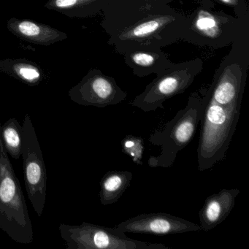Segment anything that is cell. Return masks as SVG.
<instances>
[{
  "mask_svg": "<svg viewBox=\"0 0 249 249\" xmlns=\"http://www.w3.org/2000/svg\"><path fill=\"white\" fill-rule=\"evenodd\" d=\"M70 98L83 106L103 107L116 106L124 101L127 94L118 85L113 77L98 69L90 70L88 73L68 93Z\"/></svg>",
  "mask_w": 249,
  "mask_h": 249,
  "instance_id": "obj_10",
  "label": "cell"
},
{
  "mask_svg": "<svg viewBox=\"0 0 249 249\" xmlns=\"http://www.w3.org/2000/svg\"><path fill=\"white\" fill-rule=\"evenodd\" d=\"M116 227L125 233L157 235L180 234L202 230L198 224L165 213L140 214L122 221Z\"/></svg>",
  "mask_w": 249,
  "mask_h": 249,
  "instance_id": "obj_11",
  "label": "cell"
},
{
  "mask_svg": "<svg viewBox=\"0 0 249 249\" xmlns=\"http://www.w3.org/2000/svg\"><path fill=\"white\" fill-rule=\"evenodd\" d=\"M126 66L134 75L144 78L155 74L158 75L173 65L168 56L161 49H143L132 51L123 55Z\"/></svg>",
  "mask_w": 249,
  "mask_h": 249,
  "instance_id": "obj_14",
  "label": "cell"
},
{
  "mask_svg": "<svg viewBox=\"0 0 249 249\" xmlns=\"http://www.w3.org/2000/svg\"><path fill=\"white\" fill-rule=\"evenodd\" d=\"M133 174L129 171H109L100 180V199L103 205L116 203L130 186Z\"/></svg>",
  "mask_w": 249,
  "mask_h": 249,
  "instance_id": "obj_16",
  "label": "cell"
},
{
  "mask_svg": "<svg viewBox=\"0 0 249 249\" xmlns=\"http://www.w3.org/2000/svg\"><path fill=\"white\" fill-rule=\"evenodd\" d=\"M101 27L119 54L162 49L180 40L186 17L168 4L145 0H112L103 10Z\"/></svg>",
  "mask_w": 249,
  "mask_h": 249,
  "instance_id": "obj_1",
  "label": "cell"
},
{
  "mask_svg": "<svg viewBox=\"0 0 249 249\" xmlns=\"http://www.w3.org/2000/svg\"><path fill=\"white\" fill-rule=\"evenodd\" d=\"M205 102L197 148L198 170L212 168L226 157L235 132L242 101L222 106L213 101L203 91Z\"/></svg>",
  "mask_w": 249,
  "mask_h": 249,
  "instance_id": "obj_2",
  "label": "cell"
},
{
  "mask_svg": "<svg viewBox=\"0 0 249 249\" xmlns=\"http://www.w3.org/2000/svg\"><path fill=\"white\" fill-rule=\"evenodd\" d=\"M1 71L30 85H36L41 81L42 74L40 70L28 61L21 59L0 61V72Z\"/></svg>",
  "mask_w": 249,
  "mask_h": 249,
  "instance_id": "obj_17",
  "label": "cell"
},
{
  "mask_svg": "<svg viewBox=\"0 0 249 249\" xmlns=\"http://www.w3.org/2000/svg\"><path fill=\"white\" fill-rule=\"evenodd\" d=\"M249 66V30L231 43L205 94L215 103L229 106L242 101Z\"/></svg>",
  "mask_w": 249,
  "mask_h": 249,
  "instance_id": "obj_6",
  "label": "cell"
},
{
  "mask_svg": "<svg viewBox=\"0 0 249 249\" xmlns=\"http://www.w3.org/2000/svg\"><path fill=\"white\" fill-rule=\"evenodd\" d=\"M240 192L237 189H221L208 196L199 213L201 230L208 231L222 223L232 211Z\"/></svg>",
  "mask_w": 249,
  "mask_h": 249,
  "instance_id": "obj_12",
  "label": "cell"
},
{
  "mask_svg": "<svg viewBox=\"0 0 249 249\" xmlns=\"http://www.w3.org/2000/svg\"><path fill=\"white\" fill-rule=\"evenodd\" d=\"M205 102L199 93L193 92L186 106L177 112L164 127L151 134L149 142L160 147L161 153L148 160L151 167L168 168L174 164L179 151L192 141L203 116Z\"/></svg>",
  "mask_w": 249,
  "mask_h": 249,
  "instance_id": "obj_5",
  "label": "cell"
},
{
  "mask_svg": "<svg viewBox=\"0 0 249 249\" xmlns=\"http://www.w3.org/2000/svg\"><path fill=\"white\" fill-rule=\"evenodd\" d=\"M112 0H49L48 9L57 11L72 18H86L102 14Z\"/></svg>",
  "mask_w": 249,
  "mask_h": 249,
  "instance_id": "obj_15",
  "label": "cell"
},
{
  "mask_svg": "<svg viewBox=\"0 0 249 249\" xmlns=\"http://www.w3.org/2000/svg\"><path fill=\"white\" fill-rule=\"evenodd\" d=\"M229 8H232L236 18L242 21L249 22V9L248 0H215Z\"/></svg>",
  "mask_w": 249,
  "mask_h": 249,
  "instance_id": "obj_20",
  "label": "cell"
},
{
  "mask_svg": "<svg viewBox=\"0 0 249 249\" xmlns=\"http://www.w3.org/2000/svg\"><path fill=\"white\" fill-rule=\"evenodd\" d=\"M122 152L129 156L132 161L142 165L144 153V141L141 137L127 135L122 141Z\"/></svg>",
  "mask_w": 249,
  "mask_h": 249,
  "instance_id": "obj_19",
  "label": "cell"
},
{
  "mask_svg": "<svg viewBox=\"0 0 249 249\" xmlns=\"http://www.w3.org/2000/svg\"><path fill=\"white\" fill-rule=\"evenodd\" d=\"M23 128L24 145L21 157L26 190L35 212L41 217L47 196V172L41 147L29 114L24 116Z\"/></svg>",
  "mask_w": 249,
  "mask_h": 249,
  "instance_id": "obj_9",
  "label": "cell"
},
{
  "mask_svg": "<svg viewBox=\"0 0 249 249\" xmlns=\"http://www.w3.org/2000/svg\"><path fill=\"white\" fill-rule=\"evenodd\" d=\"M59 232L68 249H169L162 243L129 238L119 229L83 222L80 225L60 224Z\"/></svg>",
  "mask_w": 249,
  "mask_h": 249,
  "instance_id": "obj_8",
  "label": "cell"
},
{
  "mask_svg": "<svg viewBox=\"0 0 249 249\" xmlns=\"http://www.w3.org/2000/svg\"><path fill=\"white\" fill-rule=\"evenodd\" d=\"M145 1L153 2H160V3L168 4L169 5L170 2H173V0H145Z\"/></svg>",
  "mask_w": 249,
  "mask_h": 249,
  "instance_id": "obj_21",
  "label": "cell"
},
{
  "mask_svg": "<svg viewBox=\"0 0 249 249\" xmlns=\"http://www.w3.org/2000/svg\"><path fill=\"white\" fill-rule=\"evenodd\" d=\"M249 30V22L217 9L210 0H202L186 17L180 40L199 47L222 49Z\"/></svg>",
  "mask_w": 249,
  "mask_h": 249,
  "instance_id": "obj_3",
  "label": "cell"
},
{
  "mask_svg": "<svg viewBox=\"0 0 249 249\" xmlns=\"http://www.w3.org/2000/svg\"><path fill=\"white\" fill-rule=\"evenodd\" d=\"M1 130L7 152L14 160H19L24 145V128L17 119L11 118L2 125Z\"/></svg>",
  "mask_w": 249,
  "mask_h": 249,
  "instance_id": "obj_18",
  "label": "cell"
},
{
  "mask_svg": "<svg viewBox=\"0 0 249 249\" xmlns=\"http://www.w3.org/2000/svg\"><path fill=\"white\" fill-rule=\"evenodd\" d=\"M0 123V230L16 243L30 244L34 240L33 224L19 180L10 161Z\"/></svg>",
  "mask_w": 249,
  "mask_h": 249,
  "instance_id": "obj_4",
  "label": "cell"
},
{
  "mask_svg": "<svg viewBox=\"0 0 249 249\" xmlns=\"http://www.w3.org/2000/svg\"><path fill=\"white\" fill-rule=\"evenodd\" d=\"M203 70V61L199 58L171 66L157 75L141 94L129 104L144 112L164 109L166 100L184 92Z\"/></svg>",
  "mask_w": 249,
  "mask_h": 249,
  "instance_id": "obj_7",
  "label": "cell"
},
{
  "mask_svg": "<svg viewBox=\"0 0 249 249\" xmlns=\"http://www.w3.org/2000/svg\"><path fill=\"white\" fill-rule=\"evenodd\" d=\"M7 27L19 38L42 46H50L68 37L63 32L30 20L12 18L7 23Z\"/></svg>",
  "mask_w": 249,
  "mask_h": 249,
  "instance_id": "obj_13",
  "label": "cell"
}]
</instances>
